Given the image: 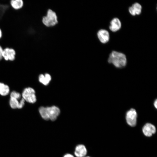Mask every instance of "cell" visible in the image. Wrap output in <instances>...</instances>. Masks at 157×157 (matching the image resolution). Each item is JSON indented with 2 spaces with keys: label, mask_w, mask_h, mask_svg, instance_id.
I'll use <instances>...</instances> for the list:
<instances>
[{
  "label": "cell",
  "mask_w": 157,
  "mask_h": 157,
  "mask_svg": "<svg viewBox=\"0 0 157 157\" xmlns=\"http://www.w3.org/2000/svg\"><path fill=\"white\" fill-rule=\"evenodd\" d=\"M22 96L24 100L28 103H34L36 101L35 91L31 88H25L23 91Z\"/></svg>",
  "instance_id": "277c9868"
},
{
  "label": "cell",
  "mask_w": 157,
  "mask_h": 157,
  "mask_svg": "<svg viewBox=\"0 0 157 157\" xmlns=\"http://www.w3.org/2000/svg\"><path fill=\"white\" fill-rule=\"evenodd\" d=\"M87 152L85 147L83 145L79 144L76 147L74 154L77 157H84L86 154Z\"/></svg>",
  "instance_id": "7c38bea8"
},
{
  "label": "cell",
  "mask_w": 157,
  "mask_h": 157,
  "mask_svg": "<svg viewBox=\"0 0 157 157\" xmlns=\"http://www.w3.org/2000/svg\"><path fill=\"white\" fill-rule=\"evenodd\" d=\"M154 107L157 109V100L156 99L154 101Z\"/></svg>",
  "instance_id": "ac0fdd59"
},
{
  "label": "cell",
  "mask_w": 157,
  "mask_h": 157,
  "mask_svg": "<svg viewBox=\"0 0 157 157\" xmlns=\"http://www.w3.org/2000/svg\"><path fill=\"white\" fill-rule=\"evenodd\" d=\"M2 36V33L1 29L0 28V39L1 38Z\"/></svg>",
  "instance_id": "ffe728a7"
},
{
  "label": "cell",
  "mask_w": 157,
  "mask_h": 157,
  "mask_svg": "<svg viewBox=\"0 0 157 157\" xmlns=\"http://www.w3.org/2000/svg\"><path fill=\"white\" fill-rule=\"evenodd\" d=\"M10 97L19 100L21 97V95L19 93L15 91H13L11 93Z\"/></svg>",
  "instance_id": "2e32d148"
},
{
  "label": "cell",
  "mask_w": 157,
  "mask_h": 157,
  "mask_svg": "<svg viewBox=\"0 0 157 157\" xmlns=\"http://www.w3.org/2000/svg\"><path fill=\"white\" fill-rule=\"evenodd\" d=\"M64 157H74L72 155L69 154H67L64 156Z\"/></svg>",
  "instance_id": "d6986e66"
},
{
  "label": "cell",
  "mask_w": 157,
  "mask_h": 157,
  "mask_svg": "<svg viewBox=\"0 0 157 157\" xmlns=\"http://www.w3.org/2000/svg\"><path fill=\"white\" fill-rule=\"evenodd\" d=\"M121 26L120 20L117 18H115L111 21L109 28L112 32H115L120 28Z\"/></svg>",
  "instance_id": "8fae6325"
},
{
  "label": "cell",
  "mask_w": 157,
  "mask_h": 157,
  "mask_svg": "<svg viewBox=\"0 0 157 157\" xmlns=\"http://www.w3.org/2000/svg\"><path fill=\"white\" fill-rule=\"evenodd\" d=\"M16 54V51L14 49L8 47L3 49L2 54L3 58L5 60L11 61L15 59Z\"/></svg>",
  "instance_id": "8992f818"
},
{
  "label": "cell",
  "mask_w": 157,
  "mask_h": 157,
  "mask_svg": "<svg viewBox=\"0 0 157 157\" xmlns=\"http://www.w3.org/2000/svg\"><path fill=\"white\" fill-rule=\"evenodd\" d=\"M97 37L100 42L103 44L107 42L109 40V34L106 30L101 29L97 33Z\"/></svg>",
  "instance_id": "ba28073f"
},
{
  "label": "cell",
  "mask_w": 157,
  "mask_h": 157,
  "mask_svg": "<svg viewBox=\"0 0 157 157\" xmlns=\"http://www.w3.org/2000/svg\"><path fill=\"white\" fill-rule=\"evenodd\" d=\"M108 62L113 64L116 67L122 68L126 66L127 59L124 54L115 51H113L109 55Z\"/></svg>",
  "instance_id": "6da1fadb"
},
{
  "label": "cell",
  "mask_w": 157,
  "mask_h": 157,
  "mask_svg": "<svg viewBox=\"0 0 157 157\" xmlns=\"http://www.w3.org/2000/svg\"><path fill=\"white\" fill-rule=\"evenodd\" d=\"M3 49L2 47L0 45V61L3 59L2 52Z\"/></svg>",
  "instance_id": "e0dca14e"
},
{
  "label": "cell",
  "mask_w": 157,
  "mask_h": 157,
  "mask_svg": "<svg viewBox=\"0 0 157 157\" xmlns=\"http://www.w3.org/2000/svg\"><path fill=\"white\" fill-rule=\"evenodd\" d=\"M89 157V156H88V157Z\"/></svg>",
  "instance_id": "44dd1931"
},
{
  "label": "cell",
  "mask_w": 157,
  "mask_h": 157,
  "mask_svg": "<svg viewBox=\"0 0 157 157\" xmlns=\"http://www.w3.org/2000/svg\"><path fill=\"white\" fill-rule=\"evenodd\" d=\"M142 6L139 3L136 2L133 4L129 8L130 14L133 16L139 15L141 12Z\"/></svg>",
  "instance_id": "30bf717a"
},
{
  "label": "cell",
  "mask_w": 157,
  "mask_h": 157,
  "mask_svg": "<svg viewBox=\"0 0 157 157\" xmlns=\"http://www.w3.org/2000/svg\"><path fill=\"white\" fill-rule=\"evenodd\" d=\"M43 24L47 27L54 26L58 23L57 17L56 13L51 9H49L47 15L42 19Z\"/></svg>",
  "instance_id": "3957f363"
},
{
  "label": "cell",
  "mask_w": 157,
  "mask_h": 157,
  "mask_svg": "<svg viewBox=\"0 0 157 157\" xmlns=\"http://www.w3.org/2000/svg\"><path fill=\"white\" fill-rule=\"evenodd\" d=\"M10 91L9 86L3 83H0V94L3 96L8 95Z\"/></svg>",
  "instance_id": "9a60e30c"
},
{
  "label": "cell",
  "mask_w": 157,
  "mask_h": 157,
  "mask_svg": "<svg viewBox=\"0 0 157 157\" xmlns=\"http://www.w3.org/2000/svg\"><path fill=\"white\" fill-rule=\"evenodd\" d=\"M39 110L42 117L46 120L50 119L52 121H55L60 113L59 109L55 106L46 107H41Z\"/></svg>",
  "instance_id": "7a4b0ae2"
},
{
  "label": "cell",
  "mask_w": 157,
  "mask_h": 157,
  "mask_svg": "<svg viewBox=\"0 0 157 157\" xmlns=\"http://www.w3.org/2000/svg\"><path fill=\"white\" fill-rule=\"evenodd\" d=\"M137 113L135 109L131 108L127 111L126 119L127 124L132 127L135 126L137 123Z\"/></svg>",
  "instance_id": "5b68a950"
},
{
  "label": "cell",
  "mask_w": 157,
  "mask_h": 157,
  "mask_svg": "<svg viewBox=\"0 0 157 157\" xmlns=\"http://www.w3.org/2000/svg\"><path fill=\"white\" fill-rule=\"evenodd\" d=\"M51 79V76L48 74L44 75L40 74L39 77V80L41 83L44 85H47Z\"/></svg>",
  "instance_id": "5bb4252c"
},
{
  "label": "cell",
  "mask_w": 157,
  "mask_h": 157,
  "mask_svg": "<svg viewBox=\"0 0 157 157\" xmlns=\"http://www.w3.org/2000/svg\"><path fill=\"white\" fill-rule=\"evenodd\" d=\"M10 3L11 7L15 10L21 9L24 6V1L22 0H12Z\"/></svg>",
  "instance_id": "4fadbf2b"
},
{
  "label": "cell",
  "mask_w": 157,
  "mask_h": 157,
  "mask_svg": "<svg viewBox=\"0 0 157 157\" xmlns=\"http://www.w3.org/2000/svg\"><path fill=\"white\" fill-rule=\"evenodd\" d=\"M142 131L145 135L151 137L156 132L155 126L150 123H147L143 126Z\"/></svg>",
  "instance_id": "52a82bcc"
},
{
  "label": "cell",
  "mask_w": 157,
  "mask_h": 157,
  "mask_svg": "<svg viewBox=\"0 0 157 157\" xmlns=\"http://www.w3.org/2000/svg\"><path fill=\"white\" fill-rule=\"evenodd\" d=\"M9 101L10 105L11 108L13 109L22 108L25 104L24 100L22 98L20 101L18 99L10 97Z\"/></svg>",
  "instance_id": "9c48e42d"
}]
</instances>
